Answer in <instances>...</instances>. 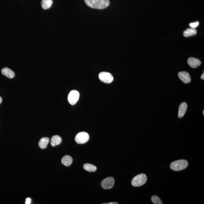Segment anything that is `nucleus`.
Returning <instances> with one entry per match:
<instances>
[{"mask_svg": "<svg viewBox=\"0 0 204 204\" xmlns=\"http://www.w3.org/2000/svg\"><path fill=\"white\" fill-rule=\"evenodd\" d=\"M86 4L95 9H103L109 6V0H84Z\"/></svg>", "mask_w": 204, "mask_h": 204, "instance_id": "obj_1", "label": "nucleus"}, {"mask_svg": "<svg viewBox=\"0 0 204 204\" xmlns=\"http://www.w3.org/2000/svg\"><path fill=\"white\" fill-rule=\"evenodd\" d=\"M188 165V162L186 160H180L172 163L170 165V168L174 171H178L185 169L187 168Z\"/></svg>", "mask_w": 204, "mask_h": 204, "instance_id": "obj_2", "label": "nucleus"}, {"mask_svg": "<svg viewBox=\"0 0 204 204\" xmlns=\"http://www.w3.org/2000/svg\"><path fill=\"white\" fill-rule=\"evenodd\" d=\"M147 180V177L145 174H140L134 177L132 181V185L134 187L141 186L146 183Z\"/></svg>", "mask_w": 204, "mask_h": 204, "instance_id": "obj_3", "label": "nucleus"}, {"mask_svg": "<svg viewBox=\"0 0 204 204\" xmlns=\"http://www.w3.org/2000/svg\"><path fill=\"white\" fill-rule=\"evenodd\" d=\"M89 138V135L88 133L84 132H81L76 135L75 140L79 144H83L88 142Z\"/></svg>", "mask_w": 204, "mask_h": 204, "instance_id": "obj_4", "label": "nucleus"}, {"mask_svg": "<svg viewBox=\"0 0 204 204\" xmlns=\"http://www.w3.org/2000/svg\"><path fill=\"white\" fill-rule=\"evenodd\" d=\"M80 96V93L77 90H71L68 95V101L70 104L74 105L78 101Z\"/></svg>", "mask_w": 204, "mask_h": 204, "instance_id": "obj_5", "label": "nucleus"}, {"mask_svg": "<svg viewBox=\"0 0 204 204\" xmlns=\"http://www.w3.org/2000/svg\"><path fill=\"white\" fill-rule=\"evenodd\" d=\"M99 78L103 82L109 84L112 82L113 80V77L110 73L107 72H102L99 75Z\"/></svg>", "mask_w": 204, "mask_h": 204, "instance_id": "obj_6", "label": "nucleus"}, {"mask_svg": "<svg viewBox=\"0 0 204 204\" xmlns=\"http://www.w3.org/2000/svg\"><path fill=\"white\" fill-rule=\"evenodd\" d=\"M114 183V179L112 177H108L102 181L101 186L103 189L108 190L112 188Z\"/></svg>", "mask_w": 204, "mask_h": 204, "instance_id": "obj_7", "label": "nucleus"}, {"mask_svg": "<svg viewBox=\"0 0 204 204\" xmlns=\"http://www.w3.org/2000/svg\"><path fill=\"white\" fill-rule=\"evenodd\" d=\"M178 77L185 84H188L191 81L190 74L186 71H180L178 73Z\"/></svg>", "mask_w": 204, "mask_h": 204, "instance_id": "obj_8", "label": "nucleus"}, {"mask_svg": "<svg viewBox=\"0 0 204 204\" xmlns=\"http://www.w3.org/2000/svg\"><path fill=\"white\" fill-rule=\"evenodd\" d=\"M188 63L189 66L192 68L198 67L201 64L199 59L194 57L189 58L188 60Z\"/></svg>", "mask_w": 204, "mask_h": 204, "instance_id": "obj_9", "label": "nucleus"}, {"mask_svg": "<svg viewBox=\"0 0 204 204\" xmlns=\"http://www.w3.org/2000/svg\"><path fill=\"white\" fill-rule=\"evenodd\" d=\"M188 108V105L185 102L181 104L178 108V117L182 118L184 116Z\"/></svg>", "mask_w": 204, "mask_h": 204, "instance_id": "obj_10", "label": "nucleus"}, {"mask_svg": "<svg viewBox=\"0 0 204 204\" xmlns=\"http://www.w3.org/2000/svg\"><path fill=\"white\" fill-rule=\"evenodd\" d=\"M1 72L3 75L9 78H13L15 76V73L14 71L7 67L2 68Z\"/></svg>", "mask_w": 204, "mask_h": 204, "instance_id": "obj_11", "label": "nucleus"}, {"mask_svg": "<svg viewBox=\"0 0 204 204\" xmlns=\"http://www.w3.org/2000/svg\"><path fill=\"white\" fill-rule=\"evenodd\" d=\"M62 141V138L59 135H54L52 137L51 140V144L52 146L55 147L59 145Z\"/></svg>", "mask_w": 204, "mask_h": 204, "instance_id": "obj_12", "label": "nucleus"}, {"mask_svg": "<svg viewBox=\"0 0 204 204\" xmlns=\"http://www.w3.org/2000/svg\"><path fill=\"white\" fill-rule=\"evenodd\" d=\"M73 162V159L69 155H66L63 157L61 160V163L66 166H69Z\"/></svg>", "mask_w": 204, "mask_h": 204, "instance_id": "obj_13", "label": "nucleus"}, {"mask_svg": "<svg viewBox=\"0 0 204 204\" xmlns=\"http://www.w3.org/2000/svg\"><path fill=\"white\" fill-rule=\"evenodd\" d=\"M50 141L49 139L47 137H43L40 140L39 142V145L40 148L44 149L47 148L48 144Z\"/></svg>", "mask_w": 204, "mask_h": 204, "instance_id": "obj_14", "label": "nucleus"}, {"mask_svg": "<svg viewBox=\"0 0 204 204\" xmlns=\"http://www.w3.org/2000/svg\"><path fill=\"white\" fill-rule=\"evenodd\" d=\"M197 33L196 30L195 28H188L184 31L183 36L186 37H188L195 35L197 34Z\"/></svg>", "mask_w": 204, "mask_h": 204, "instance_id": "obj_15", "label": "nucleus"}, {"mask_svg": "<svg viewBox=\"0 0 204 204\" xmlns=\"http://www.w3.org/2000/svg\"><path fill=\"white\" fill-rule=\"evenodd\" d=\"M41 4L43 9L47 10L51 7L53 4V1L52 0H42Z\"/></svg>", "mask_w": 204, "mask_h": 204, "instance_id": "obj_16", "label": "nucleus"}, {"mask_svg": "<svg viewBox=\"0 0 204 204\" xmlns=\"http://www.w3.org/2000/svg\"><path fill=\"white\" fill-rule=\"evenodd\" d=\"M83 168L87 171L92 173L96 171L97 169L96 166L89 163L85 164L84 165Z\"/></svg>", "mask_w": 204, "mask_h": 204, "instance_id": "obj_17", "label": "nucleus"}, {"mask_svg": "<svg viewBox=\"0 0 204 204\" xmlns=\"http://www.w3.org/2000/svg\"><path fill=\"white\" fill-rule=\"evenodd\" d=\"M151 200L153 204H162V202L160 199L159 197L156 196V195H153L151 198Z\"/></svg>", "mask_w": 204, "mask_h": 204, "instance_id": "obj_18", "label": "nucleus"}, {"mask_svg": "<svg viewBox=\"0 0 204 204\" xmlns=\"http://www.w3.org/2000/svg\"><path fill=\"white\" fill-rule=\"evenodd\" d=\"M199 25V22H193L190 23V26L192 28H195L197 27Z\"/></svg>", "mask_w": 204, "mask_h": 204, "instance_id": "obj_19", "label": "nucleus"}, {"mask_svg": "<svg viewBox=\"0 0 204 204\" xmlns=\"http://www.w3.org/2000/svg\"><path fill=\"white\" fill-rule=\"evenodd\" d=\"M31 202V199L30 198H28L26 199V204H30Z\"/></svg>", "mask_w": 204, "mask_h": 204, "instance_id": "obj_20", "label": "nucleus"}, {"mask_svg": "<svg viewBox=\"0 0 204 204\" xmlns=\"http://www.w3.org/2000/svg\"><path fill=\"white\" fill-rule=\"evenodd\" d=\"M118 203L117 202H110V203H104L103 204H118Z\"/></svg>", "mask_w": 204, "mask_h": 204, "instance_id": "obj_21", "label": "nucleus"}, {"mask_svg": "<svg viewBox=\"0 0 204 204\" xmlns=\"http://www.w3.org/2000/svg\"><path fill=\"white\" fill-rule=\"evenodd\" d=\"M201 78L202 79V80H204V73H203V74L201 76Z\"/></svg>", "mask_w": 204, "mask_h": 204, "instance_id": "obj_22", "label": "nucleus"}, {"mask_svg": "<svg viewBox=\"0 0 204 204\" xmlns=\"http://www.w3.org/2000/svg\"><path fill=\"white\" fill-rule=\"evenodd\" d=\"M2 98L1 96H0V104H1V103L2 102Z\"/></svg>", "mask_w": 204, "mask_h": 204, "instance_id": "obj_23", "label": "nucleus"}, {"mask_svg": "<svg viewBox=\"0 0 204 204\" xmlns=\"http://www.w3.org/2000/svg\"><path fill=\"white\" fill-rule=\"evenodd\" d=\"M203 115H204V110H203Z\"/></svg>", "mask_w": 204, "mask_h": 204, "instance_id": "obj_24", "label": "nucleus"}]
</instances>
